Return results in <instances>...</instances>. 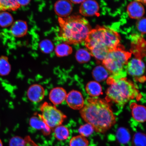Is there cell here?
<instances>
[{"mask_svg": "<svg viewBox=\"0 0 146 146\" xmlns=\"http://www.w3.org/2000/svg\"><path fill=\"white\" fill-rule=\"evenodd\" d=\"M80 113L83 120L98 133L106 132L116 122L110 105L106 100L99 98H88Z\"/></svg>", "mask_w": 146, "mask_h": 146, "instance_id": "1", "label": "cell"}, {"mask_svg": "<svg viewBox=\"0 0 146 146\" xmlns=\"http://www.w3.org/2000/svg\"><path fill=\"white\" fill-rule=\"evenodd\" d=\"M120 36L117 32L104 26L92 29L85 41V45L91 56L103 61L111 51L120 44Z\"/></svg>", "mask_w": 146, "mask_h": 146, "instance_id": "2", "label": "cell"}, {"mask_svg": "<svg viewBox=\"0 0 146 146\" xmlns=\"http://www.w3.org/2000/svg\"><path fill=\"white\" fill-rule=\"evenodd\" d=\"M59 36L64 43L76 45L85 42L92 29L86 18L80 15L58 17Z\"/></svg>", "mask_w": 146, "mask_h": 146, "instance_id": "3", "label": "cell"}, {"mask_svg": "<svg viewBox=\"0 0 146 146\" xmlns=\"http://www.w3.org/2000/svg\"><path fill=\"white\" fill-rule=\"evenodd\" d=\"M109 80L111 82L106 94L107 98L116 104L123 107L131 100L140 98L135 85L125 77Z\"/></svg>", "mask_w": 146, "mask_h": 146, "instance_id": "4", "label": "cell"}, {"mask_svg": "<svg viewBox=\"0 0 146 146\" xmlns=\"http://www.w3.org/2000/svg\"><path fill=\"white\" fill-rule=\"evenodd\" d=\"M131 56V53L127 52L120 45L109 53L102 61V63L104 67L110 73V78H125L127 74L126 67Z\"/></svg>", "mask_w": 146, "mask_h": 146, "instance_id": "5", "label": "cell"}, {"mask_svg": "<svg viewBox=\"0 0 146 146\" xmlns=\"http://www.w3.org/2000/svg\"><path fill=\"white\" fill-rule=\"evenodd\" d=\"M40 110L41 114L38 116L51 129L62 125L67 118V116L55 106L46 102L41 106Z\"/></svg>", "mask_w": 146, "mask_h": 146, "instance_id": "6", "label": "cell"}, {"mask_svg": "<svg viewBox=\"0 0 146 146\" xmlns=\"http://www.w3.org/2000/svg\"><path fill=\"white\" fill-rule=\"evenodd\" d=\"M125 69L127 74L135 79H138L143 77L145 67L141 60L135 58L128 62Z\"/></svg>", "mask_w": 146, "mask_h": 146, "instance_id": "7", "label": "cell"}, {"mask_svg": "<svg viewBox=\"0 0 146 146\" xmlns=\"http://www.w3.org/2000/svg\"><path fill=\"white\" fill-rule=\"evenodd\" d=\"M66 103L69 107L75 110H81L84 107L85 101L80 91L72 90L67 94Z\"/></svg>", "mask_w": 146, "mask_h": 146, "instance_id": "8", "label": "cell"}, {"mask_svg": "<svg viewBox=\"0 0 146 146\" xmlns=\"http://www.w3.org/2000/svg\"><path fill=\"white\" fill-rule=\"evenodd\" d=\"M99 5L97 2L93 0L84 1L80 7L79 12L82 16L90 17L98 15Z\"/></svg>", "mask_w": 146, "mask_h": 146, "instance_id": "9", "label": "cell"}, {"mask_svg": "<svg viewBox=\"0 0 146 146\" xmlns=\"http://www.w3.org/2000/svg\"><path fill=\"white\" fill-rule=\"evenodd\" d=\"M45 91L41 85L34 84L29 87L27 90V96L30 101L34 103L41 102L44 98Z\"/></svg>", "mask_w": 146, "mask_h": 146, "instance_id": "10", "label": "cell"}, {"mask_svg": "<svg viewBox=\"0 0 146 146\" xmlns=\"http://www.w3.org/2000/svg\"><path fill=\"white\" fill-rule=\"evenodd\" d=\"M54 11L59 17L65 18L70 15L73 10L70 1L61 0L56 1L54 5Z\"/></svg>", "mask_w": 146, "mask_h": 146, "instance_id": "11", "label": "cell"}, {"mask_svg": "<svg viewBox=\"0 0 146 146\" xmlns=\"http://www.w3.org/2000/svg\"><path fill=\"white\" fill-rule=\"evenodd\" d=\"M127 12L129 17L138 20L144 15L145 10L142 3L136 1L131 2L128 5Z\"/></svg>", "mask_w": 146, "mask_h": 146, "instance_id": "12", "label": "cell"}, {"mask_svg": "<svg viewBox=\"0 0 146 146\" xmlns=\"http://www.w3.org/2000/svg\"><path fill=\"white\" fill-rule=\"evenodd\" d=\"M67 94L65 89L61 87L52 89L49 94V99L54 105H59L66 100Z\"/></svg>", "mask_w": 146, "mask_h": 146, "instance_id": "13", "label": "cell"}, {"mask_svg": "<svg viewBox=\"0 0 146 146\" xmlns=\"http://www.w3.org/2000/svg\"><path fill=\"white\" fill-rule=\"evenodd\" d=\"M10 31L11 34L14 37H23L27 34L28 26L26 21L18 20L11 25Z\"/></svg>", "mask_w": 146, "mask_h": 146, "instance_id": "14", "label": "cell"}, {"mask_svg": "<svg viewBox=\"0 0 146 146\" xmlns=\"http://www.w3.org/2000/svg\"><path fill=\"white\" fill-rule=\"evenodd\" d=\"M131 109L133 117L136 121L139 123L146 121V107L133 103L131 105Z\"/></svg>", "mask_w": 146, "mask_h": 146, "instance_id": "15", "label": "cell"}, {"mask_svg": "<svg viewBox=\"0 0 146 146\" xmlns=\"http://www.w3.org/2000/svg\"><path fill=\"white\" fill-rule=\"evenodd\" d=\"M30 125L33 128L41 130L44 135H50L51 129L39 116H33L30 119Z\"/></svg>", "mask_w": 146, "mask_h": 146, "instance_id": "16", "label": "cell"}, {"mask_svg": "<svg viewBox=\"0 0 146 146\" xmlns=\"http://www.w3.org/2000/svg\"><path fill=\"white\" fill-rule=\"evenodd\" d=\"M86 90L89 96L93 98L99 96L102 93L101 86L96 81L88 82L86 87Z\"/></svg>", "mask_w": 146, "mask_h": 146, "instance_id": "17", "label": "cell"}, {"mask_svg": "<svg viewBox=\"0 0 146 146\" xmlns=\"http://www.w3.org/2000/svg\"><path fill=\"white\" fill-rule=\"evenodd\" d=\"M55 52L58 57L68 56L72 53V47L65 43H61L56 46L54 49Z\"/></svg>", "mask_w": 146, "mask_h": 146, "instance_id": "18", "label": "cell"}, {"mask_svg": "<svg viewBox=\"0 0 146 146\" xmlns=\"http://www.w3.org/2000/svg\"><path fill=\"white\" fill-rule=\"evenodd\" d=\"M54 133L55 137L59 141L66 140L70 135L68 128L62 125L54 128Z\"/></svg>", "mask_w": 146, "mask_h": 146, "instance_id": "19", "label": "cell"}, {"mask_svg": "<svg viewBox=\"0 0 146 146\" xmlns=\"http://www.w3.org/2000/svg\"><path fill=\"white\" fill-rule=\"evenodd\" d=\"M14 22L12 14L7 11L0 12V27L3 28L11 26Z\"/></svg>", "mask_w": 146, "mask_h": 146, "instance_id": "20", "label": "cell"}, {"mask_svg": "<svg viewBox=\"0 0 146 146\" xmlns=\"http://www.w3.org/2000/svg\"><path fill=\"white\" fill-rule=\"evenodd\" d=\"M92 74L93 77L97 82L102 81L108 77L109 72L104 66H98L93 70Z\"/></svg>", "mask_w": 146, "mask_h": 146, "instance_id": "21", "label": "cell"}, {"mask_svg": "<svg viewBox=\"0 0 146 146\" xmlns=\"http://www.w3.org/2000/svg\"><path fill=\"white\" fill-rule=\"evenodd\" d=\"M11 70V67L8 58L4 56L0 57V76H8Z\"/></svg>", "mask_w": 146, "mask_h": 146, "instance_id": "22", "label": "cell"}, {"mask_svg": "<svg viewBox=\"0 0 146 146\" xmlns=\"http://www.w3.org/2000/svg\"><path fill=\"white\" fill-rule=\"evenodd\" d=\"M91 55L90 52L85 49L81 48L76 52L75 57L76 61L81 64L88 62L91 59Z\"/></svg>", "mask_w": 146, "mask_h": 146, "instance_id": "23", "label": "cell"}, {"mask_svg": "<svg viewBox=\"0 0 146 146\" xmlns=\"http://www.w3.org/2000/svg\"><path fill=\"white\" fill-rule=\"evenodd\" d=\"M19 7L17 1L0 0V9L3 11L15 10Z\"/></svg>", "mask_w": 146, "mask_h": 146, "instance_id": "24", "label": "cell"}, {"mask_svg": "<svg viewBox=\"0 0 146 146\" xmlns=\"http://www.w3.org/2000/svg\"><path fill=\"white\" fill-rule=\"evenodd\" d=\"M89 144L86 138L80 135L73 137L69 142L70 146H88Z\"/></svg>", "mask_w": 146, "mask_h": 146, "instance_id": "25", "label": "cell"}, {"mask_svg": "<svg viewBox=\"0 0 146 146\" xmlns=\"http://www.w3.org/2000/svg\"><path fill=\"white\" fill-rule=\"evenodd\" d=\"M39 47L41 52L45 54H50L54 50L53 44L47 39L43 40L40 42Z\"/></svg>", "mask_w": 146, "mask_h": 146, "instance_id": "26", "label": "cell"}, {"mask_svg": "<svg viewBox=\"0 0 146 146\" xmlns=\"http://www.w3.org/2000/svg\"><path fill=\"white\" fill-rule=\"evenodd\" d=\"M94 131V128L90 124L87 123L80 127L78 132L81 135L86 138L92 134Z\"/></svg>", "mask_w": 146, "mask_h": 146, "instance_id": "27", "label": "cell"}, {"mask_svg": "<svg viewBox=\"0 0 146 146\" xmlns=\"http://www.w3.org/2000/svg\"><path fill=\"white\" fill-rule=\"evenodd\" d=\"M117 137L119 142L122 144H126L130 139V136L127 130L124 129H120L117 134Z\"/></svg>", "mask_w": 146, "mask_h": 146, "instance_id": "28", "label": "cell"}, {"mask_svg": "<svg viewBox=\"0 0 146 146\" xmlns=\"http://www.w3.org/2000/svg\"><path fill=\"white\" fill-rule=\"evenodd\" d=\"M134 146H146V135L141 133L135 134L133 140Z\"/></svg>", "mask_w": 146, "mask_h": 146, "instance_id": "29", "label": "cell"}, {"mask_svg": "<svg viewBox=\"0 0 146 146\" xmlns=\"http://www.w3.org/2000/svg\"><path fill=\"white\" fill-rule=\"evenodd\" d=\"M9 145V146H25V140L21 137L14 136L11 139Z\"/></svg>", "mask_w": 146, "mask_h": 146, "instance_id": "30", "label": "cell"}, {"mask_svg": "<svg viewBox=\"0 0 146 146\" xmlns=\"http://www.w3.org/2000/svg\"><path fill=\"white\" fill-rule=\"evenodd\" d=\"M138 30L142 34L146 33V18H142L138 19L136 23Z\"/></svg>", "mask_w": 146, "mask_h": 146, "instance_id": "31", "label": "cell"}, {"mask_svg": "<svg viewBox=\"0 0 146 146\" xmlns=\"http://www.w3.org/2000/svg\"><path fill=\"white\" fill-rule=\"evenodd\" d=\"M19 7L25 6L28 5L30 3V1H17Z\"/></svg>", "mask_w": 146, "mask_h": 146, "instance_id": "32", "label": "cell"}, {"mask_svg": "<svg viewBox=\"0 0 146 146\" xmlns=\"http://www.w3.org/2000/svg\"><path fill=\"white\" fill-rule=\"evenodd\" d=\"M71 2V3H74V4H80V3H81L83 2L84 1H70Z\"/></svg>", "mask_w": 146, "mask_h": 146, "instance_id": "33", "label": "cell"}, {"mask_svg": "<svg viewBox=\"0 0 146 146\" xmlns=\"http://www.w3.org/2000/svg\"><path fill=\"white\" fill-rule=\"evenodd\" d=\"M139 2L146 5V1H138Z\"/></svg>", "mask_w": 146, "mask_h": 146, "instance_id": "34", "label": "cell"}, {"mask_svg": "<svg viewBox=\"0 0 146 146\" xmlns=\"http://www.w3.org/2000/svg\"><path fill=\"white\" fill-rule=\"evenodd\" d=\"M0 146H3V143L1 139H0Z\"/></svg>", "mask_w": 146, "mask_h": 146, "instance_id": "35", "label": "cell"}]
</instances>
